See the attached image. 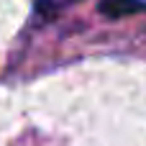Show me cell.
<instances>
[{"label":"cell","mask_w":146,"mask_h":146,"mask_svg":"<svg viewBox=\"0 0 146 146\" xmlns=\"http://www.w3.org/2000/svg\"><path fill=\"white\" fill-rule=\"evenodd\" d=\"M98 10L105 18H123V15H133L139 10H146V3H141V0H100Z\"/></svg>","instance_id":"cell-1"}]
</instances>
